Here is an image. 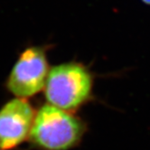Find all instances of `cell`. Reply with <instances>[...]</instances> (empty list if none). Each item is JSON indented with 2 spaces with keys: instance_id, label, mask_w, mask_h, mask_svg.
<instances>
[{
  "instance_id": "cell-5",
  "label": "cell",
  "mask_w": 150,
  "mask_h": 150,
  "mask_svg": "<svg viewBox=\"0 0 150 150\" xmlns=\"http://www.w3.org/2000/svg\"><path fill=\"white\" fill-rule=\"evenodd\" d=\"M140 1L146 6H150V0H140Z\"/></svg>"
},
{
  "instance_id": "cell-4",
  "label": "cell",
  "mask_w": 150,
  "mask_h": 150,
  "mask_svg": "<svg viewBox=\"0 0 150 150\" xmlns=\"http://www.w3.org/2000/svg\"><path fill=\"white\" fill-rule=\"evenodd\" d=\"M35 112L28 100L16 97L0 107V150H16L29 140Z\"/></svg>"
},
{
  "instance_id": "cell-2",
  "label": "cell",
  "mask_w": 150,
  "mask_h": 150,
  "mask_svg": "<svg viewBox=\"0 0 150 150\" xmlns=\"http://www.w3.org/2000/svg\"><path fill=\"white\" fill-rule=\"evenodd\" d=\"M94 75L80 62H65L50 69L45 98L48 104L75 112L93 100Z\"/></svg>"
},
{
  "instance_id": "cell-1",
  "label": "cell",
  "mask_w": 150,
  "mask_h": 150,
  "mask_svg": "<svg viewBox=\"0 0 150 150\" xmlns=\"http://www.w3.org/2000/svg\"><path fill=\"white\" fill-rule=\"evenodd\" d=\"M86 132L87 123L75 112L45 103L36 110L28 141L37 150H71Z\"/></svg>"
},
{
  "instance_id": "cell-3",
  "label": "cell",
  "mask_w": 150,
  "mask_h": 150,
  "mask_svg": "<svg viewBox=\"0 0 150 150\" xmlns=\"http://www.w3.org/2000/svg\"><path fill=\"white\" fill-rule=\"evenodd\" d=\"M47 49L31 45L19 53L6 80V89L16 98L30 99L45 90L50 71Z\"/></svg>"
}]
</instances>
